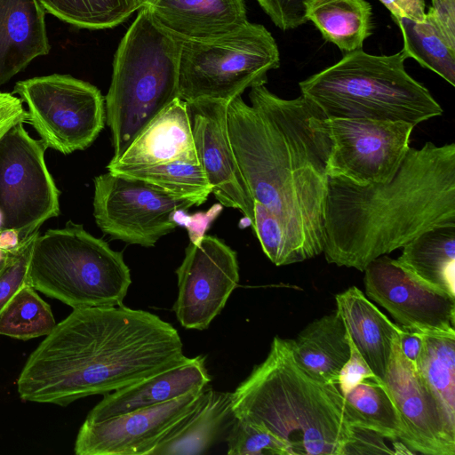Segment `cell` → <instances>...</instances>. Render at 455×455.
I'll return each instance as SVG.
<instances>
[{
    "label": "cell",
    "instance_id": "cell-16",
    "mask_svg": "<svg viewBox=\"0 0 455 455\" xmlns=\"http://www.w3.org/2000/svg\"><path fill=\"white\" fill-rule=\"evenodd\" d=\"M187 103L198 160L212 193L221 205L240 211L252 227L254 200L229 140L227 124L228 102L203 99Z\"/></svg>",
    "mask_w": 455,
    "mask_h": 455
},
{
    "label": "cell",
    "instance_id": "cell-37",
    "mask_svg": "<svg viewBox=\"0 0 455 455\" xmlns=\"http://www.w3.org/2000/svg\"><path fill=\"white\" fill-rule=\"evenodd\" d=\"M347 339L350 355L338 377V387L343 395L366 379H378L359 353L348 333Z\"/></svg>",
    "mask_w": 455,
    "mask_h": 455
},
{
    "label": "cell",
    "instance_id": "cell-21",
    "mask_svg": "<svg viewBox=\"0 0 455 455\" xmlns=\"http://www.w3.org/2000/svg\"><path fill=\"white\" fill-rule=\"evenodd\" d=\"M50 49L38 0H0V86Z\"/></svg>",
    "mask_w": 455,
    "mask_h": 455
},
{
    "label": "cell",
    "instance_id": "cell-15",
    "mask_svg": "<svg viewBox=\"0 0 455 455\" xmlns=\"http://www.w3.org/2000/svg\"><path fill=\"white\" fill-rule=\"evenodd\" d=\"M365 293L403 329L455 334V298L422 283L394 259L382 255L363 270Z\"/></svg>",
    "mask_w": 455,
    "mask_h": 455
},
{
    "label": "cell",
    "instance_id": "cell-20",
    "mask_svg": "<svg viewBox=\"0 0 455 455\" xmlns=\"http://www.w3.org/2000/svg\"><path fill=\"white\" fill-rule=\"evenodd\" d=\"M145 8L181 41L217 38L249 22L243 0H156Z\"/></svg>",
    "mask_w": 455,
    "mask_h": 455
},
{
    "label": "cell",
    "instance_id": "cell-13",
    "mask_svg": "<svg viewBox=\"0 0 455 455\" xmlns=\"http://www.w3.org/2000/svg\"><path fill=\"white\" fill-rule=\"evenodd\" d=\"M212 387L100 421L84 420L74 446L76 455H152L206 399Z\"/></svg>",
    "mask_w": 455,
    "mask_h": 455
},
{
    "label": "cell",
    "instance_id": "cell-35",
    "mask_svg": "<svg viewBox=\"0 0 455 455\" xmlns=\"http://www.w3.org/2000/svg\"><path fill=\"white\" fill-rule=\"evenodd\" d=\"M39 231L28 236L13 249L4 251V265L0 272V315L12 297L28 283V268L34 242Z\"/></svg>",
    "mask_w": 455,
    "mask_h": 455
},
{
    "label": "cell",
    "instance_id": "cell-25",
    "mask_svg": "<svg viewBox=\"0 0 455 455\" xmlns=\"http://www.w3.org/2000/svg\"><path fill=\"white\" fill-rule=\"evenodd\" d=\"M234 419L232 393L211 388L204 403L152 455L202 454L223 432L228 431Z\"/></svg>",
    "mask_w": 455,
    "mask_h": 455
},
{
    "label": "cell",
    "instance_id": "cell-10",
    "mask_svg": "<svg viewBox=\"0 0 455 455\" xmlns=\"http://www.w3.org/2000/svg\"><path fill=\"white\" fill-rule=\"evenodd\" d=\"M46 149L22 123L0 139V231L15 230L20 242L60 214V191L44 162Z\"/></svg>",
    "mask_w": 455,
    "mask_h": 455
},
{
    "label": "cell",
    "instance_id": "cell-18",
    "mask_svg": "<svg viewBox=\"0 0 455 455\" xmlns=\"http://www.w3.org/2000/svg\"><path fill=\"white\" fill-rule=\"evenodd\" d=\"M175 162L200 164L188 103L180 98L152 119L120 156L110 160L107 169Z\"/></svg>",
    "mask_w": 455,
    "mask_h": 455
},
{
    "label": "cell",
    "instance_id": "cell-8",
    "mask_svg": "<svg viewBox=\"0 0 455 455\" xmlns=\"http://www.w3.org/2000/svg\"><path fill=\"white\" fill-rule=\"evenodd\" d=\"M279 66L277 44L261 24L247 22L213 39L181 41L180 98L187 102L203 99L229 102L248 88L266 84L267 73Z\"/></svg>",
    "mask_w": 455,
    "mask_h": 455
},
{
    "label": "cell",
    "instance_id": "cell-9",
    "mask_svg": "<svg viewBox=\"0 0 455 455\" xmlns=\"http://www.w3.org/2000/svg\"><path fill=\"white\" fill-rule=\"evenodd\" d=\"M13 93L27 104L28 122L47 148L84 150L104 128L105 99L90 83L53 74L19 81Z\"/></svg>",
    "mask_w": 455,
    "mask_h": 455
},
{
    "label": "cell",
    "instance_id": "cell-31",
    "mask_svg": "<svg viewBox=\"0 0 455 455\" xmlns=\"http://www.w3.org/2000/svg\"><path fill=\"white\" fill-rule=\"evenodd\" d=\"M55 325L50 306L28 283L16 291L0 315V335L20 340L45 337Z\"/></svg>",
    "mask_w": 455,
    "mask_h": 455
},
{
    "label": "cell",
    "instance_id": "cell-39",
    "mask_svg": "<svg viewBox=\"0 0 455 455\" xmlns=\"http://www.w3.org/2000/svg\"><path fill=\"white\" fill-rule=\"evenodd\" d=\"M386 439V437L371 430L352 426L351 437L346 445L344 455L395 454V451L387 444Z\"/></svg>",
    "mask_w": 455,
    "mask_h": 455
},
{
    "label": "cell",
    "instance_id": "cell-29",
    "mask_svg": "<svg viewBox=\"0 0 455 455\" xmlns=\"http://www.w3.org/2000/svg\"><path fill=\"white\" fill-rule=\"evenodd\" d=\"M109 172L140 180L168 195L204 204L212 193L200 164L182 162L155 165L116 168Z\"/></svg>",
    "mask_w": 455,
    "mask_h": 455
},
{
    "label": "cell",
    "instance_id": "cell-22",
    "mask_svg": "<svg viewBox=\"0 0 455 455\" xmlns=\"http://www.w3.org/2000/svg\"><path fill=\"white\" fill-rule=\"evenodd\" d=\"M347 333L374 375L384 382L393 342L402 327L392 323L356 286L335 296Z\"/></svg>",
    "mask_w": 455,
    "mask_h": 455
},
{
    "label": "cell",
    "instance_id": "cell-38",
    "mask_svg": "<svg viewBox=\"0 0 455 455\" xmlns=\"http://www.w3.org/2000/svg\"><path fill=\"white\" fill-rule=\"evenodd\" d=\"M426 17L445 43L455 50V0H431Z\"/></svg>",
    "mask_w": 455,
    "mask_h": 455
},
{
    "label": "cell",
    "instance_id": "cell-5",
    "mask_svg": "<svg viewBox=\"0 0 455 455\" xmlns=\"http://www.w3.org/2000/svg\"><path fill=\"white\" fill-rule=\"evenodd\" d=\"M403 51L373 55L347 52L333 65L299 83L301 95L325 118H366L414 126L443 115L428 89L411 76Z\"/></svg>",
    "mask_w": 455,
    "mask_h": 455
},
{
    "label": "cell",
    "instance_id": "cell-26",
    "mask_svg": "<svg viewBox=\"0 0 455 455\" xmlns=\"http://www.w3.org/2000/svg\"><path fill=\"white\" fill-rule=\"evenodd\" d=\"M305 16L325 41L346 53L361 50L372 34V9L366 0H307Z\"/></svg>",
    "mask_w": 455,
    "mask_h": 455
},
{
    "label": "cell",
    "instance_id": "cell-17",
    "mask_svg": "<svg viewBox=\"0 0 455 455\" xmlns=\"http://www.w3.org/2000/svg\"><path fill=\"white\" fill-rule=\"evenodd\" d=\"M384 383L402 419L403 443L413 454L455 455V437L417 368L403 354L399 335L393 342Z\"/></svg>",
    "mask_w": 455,
    "mask_h": 455
},
{
    "label": "cell",
    "instance_id": "cell-44",
    "mask_svg": "<svg viewBox=\"0 0 455 455\" xmlns=\"http://www.w3.org/2000/svg\"><path fill=\"white\" fill-rule=\"evenodd\" d=\"M156 0H137L138 11L141 8L148 7Z\"/></svg>",
    "mask_w": 455,
    "mask_h": 455
},
{
    "label": "cell",
    "instance_id": "cell-30",
    "mask_svg": "<svg viewBox=\"0 0 455 455\" xmlns=\"http://www.w3.org/2000/svg\"><path fill=\"white\" fill-rule=\"evenodd\" d=\"M403 34L402 51L455 86V50L443 39L434 24L425 17L422 22L401 18L395 22Z\"/></svg>",
    "mask_w": 455,
    "mask_h": 455
},
{
    "label": "cell",
    "instance_id": "cell-19",
    "mask_svg": "<svg viewBox=\"0 0 455 455\" xmlns=\"http://www.w3.org/2000/svg\"><path fill=\"white\" fill-rule=\"evenodd\" d=\"M206 357L197 355L168 371L104 395L85 420L100 421L156 406L209 385Z\"/></svg>",
    "mask_w": 455,
    "mask_h": 455
},
{
    "label": "cell",
    "instance_id": "cell-1",
    "mask_svg": "<svg viewBox=\"0 0 455 455\" xmlns=\"http://www.w3.org/2000/svg\"><path fill=\"white\" fill-rule=\"evenodd\" d=\"M227 107L229 140L255 202L280 222L298 262L323 251V210L331 140L325 116L300 95L286 100L265 84Z\"/></svg>",
    "mask_w": 455,
    "mask_h": 455
},
{
    "label": "cell",
    "instance_id": "cell-40",
    "mask_svg": "<svg viewBox=\"0 0 455 455\" xmlns=\"http://www.w3.org/2000/svg\"><path fill=\"white\" fill-rule=\"evenodd\" d=\"M20 98L0 92V139L14 125L28 122V112Z\"/></svg>",
    "mask_w": 455,
    "mask_h": 455
},
{
    "label": "cell",
    "instance_id": "cell-46",
    "mask_svg": "<svg viewBox=\"0 0 455 455\" xmlns=\"http://www.w3.org/2000/svg\"><path fill=\"white\" fill-rule=\"evenodd\" d=\"M5 259L4 258L3 260L0 261V272L2 271L4 265Z\"/></svg>",
    "mask_w": 455,
    "mask_h": 455
},
{
    "label": "cell",
    "instance_id": "cell-32",
    "mask_svg": "<svg viewBox=\"0 0 455 455\" xmlns=\"http://www.w3.org/2000/svg\"><path fill=\"white\" fill-rule=\"evenodd\" d=\"M60 20L81 28L105 29L125 21L138 11L137 0H38Z\"/></svg>",
    "mask_w": 455,
    "mask_h": 455
},
{
    "label": "cell",
    "instance_id": "cell-43",
    "mask_svg": "<svg viewBox=\"0 0 455 455\" xmlns=\"http://www.w3.org/2000/svg\"><path fill=\"white\" fill-rule=\"evenodd\" d=\"M20 243L18 233L13 229H4L0 231V248L2 251H9L15 248Z\"/></svg>",
    "mask_w": 455,
    "mask_h": 455
},
{
    "label": "cell",
    "instance_id": "cell-27",
    "mask_svg": "<svg viewBox=\"0 0 455 455\" xmlns=\"http://www.w3.org/2000/svg\"><path fill=\"white\" fill-rule=\"evenodd\" d=\"M422 336L423 347L415 367L433 395L449 433L455 437V334Z\"/></svg>",
    "mask_w": 455,
    "mask_h": 455
},
{
    "label": "cell",
    "instance_id": "cell-12",
    "mask_svg": "<svg viewBox=\"0 0 455 455\" xmlns=\"http://www.w3.org/2000/svg\"><path fill=\"white\" fill-rule=\"evenodd\" d=\"M331 148L328 176L359 185L387 183L400 168L414 125L366 118H325Z\"/></svg>",
    "mask_w": 455,
    "mask_h": 455
},
{
    "label": "cell",
    "instance_id": "cell-14",
    "mask_svg": "<svg viewBox=\"0 0 455 455\" xmlns=\"http://www.w3.org/2000/svg\"><path fill=\"white\" fill-rule=\"evenodd\" d=\"M175 273L176 318L185 329L202 331L220 315L238 285L237 254L221 239L204 235L189 243Z\"/></svg>",
    "mask_w": 455,
    "mask_h": 455
},
{
    "label": "cell",
    "instance_id": "cell-24",
    "mask_svg": "<svg viewBox=\"0 0 455 455\" xmlns=\"http://www.w3.org/2000/svg\"><path fill=\"white\" fill-rule=\"evenodd\" d=\"M395 261L422 283L455 298V226L420 234Z\"/></svg>",
    "mask_w": 455,
    "mask_h": 455
},
{
    "label": "cell",
    "instance_id": "cell-23",
    "mask_svg": "<svg viewBox=\"0 0 455 455\" xmlns=\"http://www.w3.org/2000/svg\"><path fill=\"white\" fill-rule=\"evenodd\" d=\"M292 342L295 357L307 373L320 381L338 384L350 347L337 309L309 323Z\"/></svg>",
    "mask_w": 455,
    "mask_h": 455
},
{
    "label": "cell",
    "instance_id": "cell-6",
    "mask_svg": "<svg viewBox=\"0 0 455 455\" xmlns=\"http://www.w3.org/2000/svg\"><path fill=\"white\" fill-rule=\"evenodd\" d=\"M180 44L148 8L139 10L116 52L105 98L112 158L120 156L152 119L180 98Z\"/></svg>",
    "mask_w": 455,
    "mask_h": 455
},
{
    "label": "cell",
    "instance_id": "cell-41",
    "mask_svg": "<svg viewBox=\"0 0 455 455\" xmlns=\"http://www.w3.org/2000/svg\"><path fill=\"white\" fill-rule=\"evenodd\" d=\"M391 13L395 22L406 18L422 22L426 17L425 0H379Z\"/></svg>",
    "mask_w": 455,
    "mask_h": 455
},
{
    "label": "cell",
    "instance_id": "cell-4",
    "mask_svg": "<svg viewBox=\"0 0 455 455\" xmlns=\"http://www.w3.org/2000/svg\"><path fill=\"white\" fill-rule=\"evenodd\" d=\"M232 410L283 440L290 455H344L352 434L338 384L307 373L295 357L292 339L279 336L232 392Z\"/></svg>",
    "mask_w": 455,
    "mask_h": 455
},
{
    "label": "cell",
    "instance_id": "cell-2",
    "mask_svg": "<svg viewBox=\"0 0 455 455\" xmlns=\"http://www.w3.org/2000/svg\"><path fill=\"white\" fill-rule=\"evenodd\" d=\"M178 331L123 305L73 309L27 359L17 379L25 402L67 406L107 395L188 360Z\"/></svg>",
    "mask_w": 455,
    "mask_h": 455
},
{
    "label": "cell",
    "instance_id": "cell-42",
    "mask_svg": "<svg viewBox=\"0 0 455 455\" xmlns=\"http://www.w3.org/2000/svg\"><path fill=\"white\" fill-rule=\"evenodd\" d=\"M399 343L406 359L416 366L423 347L422 333L402 328L399 334Z\"/></svg>",
    "mask_w": 455,
    "mask_h": 455
},
{
    "label": "cell",
    "instance_id": "cell-36",
    "mask_svg": "<svg viewBox=\"0 0 455 455\" xmlns=\"http://www.w3.org/2000/svg\"><path fill=\"white\" fill-rule=\"evenodd\" d=\"M272 22L281 30L295 29L307 22V0H257Z\"/></svg>",
    "mask_w": 455,
    "mask_h": 455
},
{
    "label": "cell",
    "instance_id": "cell-7",
    "mask_svg": "<svg viewBox=\"0 0 455 455\" xmlns=\"http://www.w3.org/2000/svg\"><path fill=\"white\" fill-rule=\"evenodd\" d=\"M28 283L73 309L122 305L132 283L123 253L68 221L37 235L30 254Z\"/></svg>",
    "mask_w": 455,
    "mask_h": 455
},
{
    "label": "cell",
    "instance_id": "cell-34",
    "mask_svg": "<svg viewBox=\"0 0 455 455\" xmlns=\"http://www.w3.org/2000/svg\"><path fill=\"white\" fill-rule=\"evenodd\" d=\"M262 251L275 266L297 263L298 259L280 222L262 204L254 201L252 225Z\"/></svg>",
    "mask_w": 455,
    "mask_h": 455
},
{
    "label": "cell",
    "instance_id": "cell-45",
    "mask_svg": "<svg viewBox=\"0 0 455 455\" xmlns=\"http://www.w3.org/2000/svg\"><path fill=\"white\" fill-rule=\"evenodd\" d=\"M4 251H2V250H1V248H0V261H1V260H3V259H4Z\"/></svg>",
    "mask_w": 455,
    "mask_h": 455
},
{
    "label": "cell",
    "instance_id": "cell-33",
    "mask_svg": "<svg viewBox=\"0 0 455 455\" xmlns=\"http://www.w3.org/2000/svg\"><path fill=\"white\" fill-rule=\"evenodd\" d=\"M226 441L229 455H290L287 444L269 430L235 416Z\"/></svg>",
    "mask_w": 455,
    "mask_h": 455
},
{
    "label": "cell",
    "instance_id": "cell-28",
    "mask_svg": "<svg viewBox=\"0 0 455 455\" xmlns=\"http://www.w3.org/2000/svg\"><path fill=\"white\" fill-rule=\"evenodd\" d=\"M344 396L350 426L371 430L390 441L403 443L404 429L398 410L384 382L366 379Z\"/></svg>",
    "mask_w": 455,
    "mask_h": 455
},
{
    "label": "cell",
    "instance_id": "cell-11",
    "mask_svg": "<svg viewBox=\"0 0 455 455\" xmlns=\"http://www.w3.org/2000/svg\"><path fill=\"white\" fill-rule=\"evenodd\" d=\"M93 216L113 239L153 247L178 224L174 214L199 204L168 195L140 180L108 172L94 178Z\"/></svg>",
    "mask_w": 455,
    "mask_h": 455
},
{
    "label": "cell",
    "instance_id": "cell-47",
    "mask_svg": "<svg viewBox=\"0 0 455 455\" xmlns=\"http://www.w3.org/2000/svg\"><path fill=\"white\" fill-rule=\"evenodd\" d=\"M1 224H2V217H1V213H0V227H1Z\"/></svg>",
    "mask_w": 455,
    "mask_h": 455
},
{
    "label": "cell",
    "instance_id": "cell-3",
    "mask_svg": "<svg viewBox=\"0 0 455 455\" xmlns=\"http://www.w3.org/2000/svg\"><path fill=\"white\" fill-rule=\"evenodd\" d=\"M455 226V144L410 148L387 183L328 178L323 253L328 263L363 271L420 234Z\"/></svg>",
    "mask_w": 455,
    "mask_h": 455
}]
</instances>
